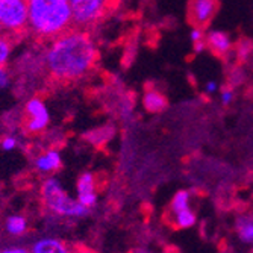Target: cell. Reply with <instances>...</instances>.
<instances>
[{
  "label": "cell",
  "mask_w": 253,
  "mask_h": 253,
  "mask_svg": "<svg viewBox=\"0 0 253 253\" xmlns=\"http://www.w3.org/2000/svg\"><path fill=\"white\" fill-rule=\"evenodd\" d=\"M234 100V89L231 86H226L220 91V102L221 105L227 106V105H231Z\"/></svg>",
  "instance_id": "d6986e66"
},
{
  "label": "cell",
  "mask_w": 253,
  "mask_h": 253,
  "mask_svg": "<svg viewBox=\"0 0 253 253\" xmlns=\"http://www.w3.org/2000/svg\"><path fill=\"white\" fill-rule=\"evenodd\" d=\"M0 253H32V252L28 249H23V247H9V249L0 250Z\"/></svg>",
  "instance_id": "cb8c5ba5"
},
{
  "label": "cell",
  "mask_w": 253,
  "mask_h": 253,
  "mask_svg": "<svg viewBox=\"0 0 253 253\" xmlns=\"http://www.w3.org/2000/svg\"><path fill=\"white\" fill-rule=\"evenodd\" d=\"M235 229H237V234L243 243L253 244V217L252 215L240 217L237 220Z\"/></svg>",
  "instance_id": "4fadbf2b"
},
{
  "label": "cell",
  "mask_w": 253,
  "mask_h": 253,
  "mask_svg": "<svg viewBox=\"0 0 253 253\" xmlns=\"http://www.w3.org/2000/svg\"><path fill=\"white\" fill-rule=\"evenodd\" d=\"M173 221H174V226L177 229H188L191 226H194L196 223V214L188 208V210H183L177 214L173 215Z\"/></svg>",
  "instance_id": "e0dca14e"
},
{
  "label": "cell",
  "mask_w": 253,
  "mask_h": 253,
  "mask_svg": "<svg viewBox=\"0 0 253 253\" xmlns=\"http://www.w3.org/2000/svg\"><path fill=\"white\" fill-rule=\"evenodd\" d=\"M40 196L42 205L56 215L84 217L88 212V208H85L78 199H72L68 196L61 183L53 177H49L42 182Z\"/></svg>",
  "instance_id": "3957f363"
},
{
  "label": "cell",
  "mask_w": 253,
  "mask_h": 253,
  "mask_svg": "<svg viewBox=\"0 0 253 253\" xmlns=\"http://www.w3.org/2000/svg\"><path fill=\"white\" fill-rule=\"evenodd\" d=\"M6 231L11 235H23L28 231V220L23 215H11L6 220Z\"/></svg>",
  "instance_id": "2e32d148"
},
{
  "label": "cell",
  "mask_w": 253,
  "mask_h": 253,
  "mask_svg": "<svg viewBox=\"0 0 253 253\" xmlns=\"http://www.w3.org/2000/svg\"><path fill=\"white\" fill-rule=\"evenodd\" d=\"M96 182L97 179L93 173H84L78 179V200L85 208H91L97 202Z\"/></svg>",
  "instance_id": "ba28073f"
},
{
  "label": "cell",
  "mask_w": 253,
  "mask_h": 253,
  "mask_svg": "<svg viewBox=\"0 0 253 253\" xmlns=\"http://www.w3.org/2000/svg\"><path fill=\"white\" fill-rule=\"evenodd\" d=\"M206 45H208L210 50L214 52V55L224 58L232 50V40L226 32L212 29L206 34Z\"/></svg>",
  "instance_id": "9c48e42d"
},
{
  "label": "cell",
  "mask_w": 253,
  "mask_h": 253,
  "mask_svg": "<svg viewBox=\"0 0 253 253\" xmlns=\"http://www.w3.org/2000/svg\"><path fill=\"white\" fill-rule=\"evenodd\" d=\"M61 156L56 150H49L40 155L35 161V169L41 173H52L61 167Z\"/></svg>",
  "instance_id": "7c38bea8"
},
{
  "label": "cell",
  "mask_w": 253,
  "mask_h": 253,
  "mask_svg": "<svg viewBox=\"0 0 253 253\" xmlns=\"http://www.w3.org/2000/svg\"><path fill=\"white\" fill-rule=\"evenodd\" d=\"M6 79H8V68L5 64V65H0V86L5 85Z\"/></svg>",
  "instance_id": "d4e9b609"
},
{
  "label": "cell",
  "mask_w": 253,
  "mask_h": 253,
  "mask_svg": "<svg viewBox=\"0 0 253 253\" xmlns=\"http://www.w3.org/2000/svg\"><path fill=\"white\" fill-rule=\"evenodd\" d=\"M0 32H2V28H0Z\"/></svg>",
  "instance_id": "484cf974"
},
{
  "label": "cell",
  "mask_w": 253,
  "mask_h": 253,
  "mask_svg": "<svg viewBox=\"0 0 253 253\" xmlns=\"http://www.w3.org/2000/svg\"><path fill=\"white\" fill-rule=\"evenodd\" d=\"M218 9V0H190L188 17L194 26H208Z\"/></svg>",
  "instance_id": "52a82bcc"
},
{
  "label": "cell",
  "mask_w": 253,
  "mask_h": 253,
  "mask_svg": "<svg viewBox=\"0 0 253 253\" xmlns=\"http://www.w3.org/2000/svg\"><path fill=\"white\" fill-rule=\"evenodd\" d=\"M72 29L75 26L68 0H29L28 37L37 45H49Z\"/></svg>",
  "instance_id": "7a4b0ae2"
},
{
  "label": "cell",
  "mask_w": 253,
  "mask_h": 253,
  "mask_svg": "<svg viewBox=\"0 0 253 253\" xmlns=\"http://www.w3.org/2000/svg\"><path fill=\"white\" fill-rule=\"evenodd\" d=\"M15 144H17V141H15L14 136H3L2 138V143H0L2 149H5V150H12L15 147Z\"/></svg>",
  "instance_id": "44dd1931"
},
{
  "label": "cell",
  "mask_w": 253,
  "mask_h": 253,
  "mask_svg": "<svg viewBox=\"0 0 253 253\" xmlns=\"http://www.w3.org/2000/svg\"><path fill=\"white\" fill-rule=\"evenodd\" d=\"M188 208H190V193L185 190L177 191L170 202V214L174 215V214H177L183 210H188Z\"/></svg>",
  "instance_id": "9a60e30c"
},
{
  "label": "cell",
  "mask_w": 253,
  "mask_h": 253,
  "mask_svg": "<svg viewBox=\"0 0 253 253\" xmlns=\"http://www.w3.org/2000/svg\"><path fill=\"white\" fill-rule=\"evenodd\" d=\"M70 246L58 238H41L32 246V253H70Z\"/></svg>",
  "instance_id": "8fae6325"
},
{
  "label": "cell",
  "mask_w": 253,
  "mask_h": 253,
  "mask_svg": "<svg viewBox=\"0 0 253 253\" xmlns=\"http://www.w3.org/2000/svg\"><path fill=\"white\" fill-rule=\"evenodd\" d=\"M120 0H68L76 29L93 32L114 9Z\"/></svg>",
  "instance_id": "277c9868"
},
{
  "label": "cell",
  "mask_w": 253,
  "mask_h": 253,
  "mask_svg": "<svg viewBox=\"0 0 253 253\" xmlns=\"http://www.w3.org/2000/svg\"><path fill=\"white\" fill-rule=\"evenodd\" d=\"M49 125V114L42 100L35 97L26 103L25 114L21 119V127L26 135H40Z\"/></svg>",
  "instance_id": "8992f818"
},
{
  "label": "cell",
  "mask_w": 253,
  "mask_h": 253,
  "mask_svg": "<svg viewBox=\"0 0 253 253\" xmlns=\"http://www.w3.org/2000/svg\"><path fill=\"white\" fill-rule=\"evenodd\" d=\"M21 40L23 38H20L18 35H14L11 32H0V65L6 64L11 49Z\"/></svg>",
  "instance_id": "5bb4252c"
},
{
  "label": "cell",
  "mask_w": 253,
  "mask_h": 253,
  "mask_svg": "<svg viewBox=\"0 0 253 253\" xmlns=\"http://www.w3.org/2000/svg\"><path fill=\"white\" fill-rule=\"evenodd\" d=\"M253 50V44L250 42V41H247V40H244V41H241L240 44H238V49H237V52H238V56H240V59H246L247 56H249V53Z\"/></svg>",
  "instance_id": "ac0fdd59"
},
{
  "label": "cell",
  "mask_w": 253,
  "mask_h": 253,
  "mask_svg": "<svg viewBox=\"0 0 253 253\" xmlns=\"http://www.w3.org/2000/svg\"><path fill=\"white\" fill-rule=\"evenodd\" d=\"M70 253H97V252H94L93 249H89L84 244H75V246H72Z\"/></svg>",
  "instance_id": "603a6c76"
},
{
  "label": "cell",
  "mask_w": 253,
  "mask_h": 253,
  "mask_svg": "<svg viewBox=\"0 0 253 253\" xmlns=\"http://www.w3.org/2000/svg\"><path fill=\"white\" fill-rule=\"evenodd\" d=\"M218 91V84L215 82V81H206V84H205V93L206 94H215Z\"/></svg>",
  "instance_id": "7402d4cb"
},
{
  "label": "cell",
  "mask_w": 253,
  "mask_h": 253,
  "mask_svg": "<svg viewBox=\"0 0 253 253\" xmlns=\"http://www.w3.org/2000/svg\"><path fill=\"white\" fill-rule=\"evenodd\" d=\"M99 52L93 32L72 29L47 45L44 56V70L47 85H73L96 72Z\"/></svg>",
  "instance_id": "6da1fadb"
},
{
  "label": "cell",
  "mask_w": 253,
  "mask_h": 253,
  "mask_svg": "<svg viewBox=\"0 0 253 253\" xmlns=\"http://www.w3.org/2000/svg\"><path fill=\"white\" fill-rule=\"evenodd\" d=\"M190 38H191V42L196 44V42H200V41H205L206 40V32L203 31V28L200 26H194L190 32Z\"/></svg>",
  "instance_id": "ffe728a7"
},
{
  "label": "cell",
  "mask_w": 253,
  "mask_h": 253,
  "mask_svg": "<svg viewBox=\"0 0 253 253\" xmlns=\"http://www.w3.org/2000/svg\"><path fill=\"white\" fill-rule=\"evenodd\" d=\"M29 0H0V28L5 32L28 37Z\"/></svg>",
  "instance_id": "5b68a950"
},
{
  "label": "cell",
  "mask_w": 253,
  "mask_h": 253,
  "mask_svg": "<svg viewBox=\"0 0 253 253\" xmlns=\"http://www.w3.org/2000/svg\"><path fill=\"white\" fill-rule=\"evenodd\" d=\"M143 106L147 112L158 114V112H163L167 109L169 100L161 91H158L155 88H147V91L143 96Z\"/></svg>",
  "instance_id": "30bf717a"
}]
</instances>
